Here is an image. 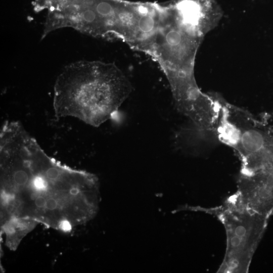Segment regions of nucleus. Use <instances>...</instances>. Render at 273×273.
Instances as JSON below:
<instances>
[{
  "label": "nucleus",
  "instance_id": "nucleus-1",
  "mask_svg": "<svg viewBox=\"0 0 273 273\" xmlns=\"http://www.w3.org/2000/svg\"><path fill=\"white\" fill-rule=\"evenodd\" d=\"M132 89L128 79L114 63L84 60L70 64L54 85L55 116L74 117L98 127L112 118Z\"/></svg>",
  "mask_w": 273,
  "mask_h": 273
},
{
  "label": "nucleus",
  "instance_id": "nucleus-2",
  "mask_svg": "<svg viewBox=\"0 0 273 273\" xmlns=\"http://www.w3.org/2000/svg\"><path fill=\"white\" fill-rule=\"evenodd\" d=\"M215 95L218 116L214 133L237 154L242 173L273 170V127L247 110Z\"/></svg>",
  "mask_w": 273,
  "mask_h": 273
},
{
  "label": "nucleus",
  "instance_id": "nucleus-3",
  "mask_svg": "<svg viewBox=\"0 0 273 273\" xmlns=\"http://www.w3.org/2000/svg\"><path fill=\"white\" fill-rule=\"evenodd\" d=\"M59 203L56 198L50 197L47 199L44 209L49 211L56 210L59 207Z\"/></svg>",
  "mask_w": 273,
  "mask_h": 273
},
{
  "label": "nucleus",
  "instance_id": "nucleus-4",
  "mask_svg": "<svg viewBox=\"0 0 273 273\" xmlns=\"http://www.w3.org/2000/svg\"><path fill=\"white\" fill-rule=\"evenodd\" d=\"M47 199L44 196L41 195H36L34 200V205L39 209L44 208Z\"/></svg>",
  "mask_w": 273,
  "mask_h": 273
},
{
  "label": "nucleus",
  "instance_id": "nucleus-5",
  "mask_svg": "<svg viewBox=\"0 0 273 273\" xmlns=\"http://www.w3.org/2000/svg\"><path fill=\"white\" fill-rule=\"evenodd\" d=\"M58 226L62 231L66 232L70 231L72 229L71 222L67 219H63L60 221L59 222Z\"/></svg>",
  "mask_w": 273,
  "mask_h": 273
}]
</instances>
